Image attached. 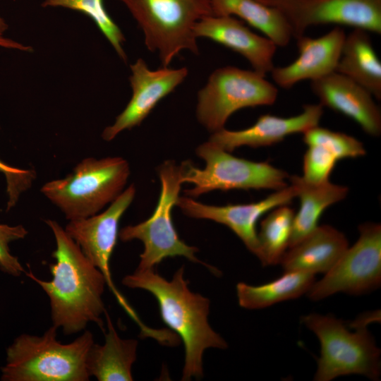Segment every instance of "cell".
Segmentation results:
<instances>
[{
  "instance_id": "1",
  "label": "cell",
  "mask_w": 381,
  "mask_h": 381,
  "mask_svg": "<svg viewBox=\"0 0 381 381\" xmlns=\"http://www.w3.org/2000/svg\"><path fill=\"white\" fill-rule=\"evenodd\" d=\"M56 240L49 264L50 281L25 274L39 284L50 301L53 325L69 335L83 330L89 322L105 332L102 315L106 311L102 294L107 284L102 273L86 258L78 243L56 221L47 219Z\"/></svg>"
},
{
  "instance_id": "2",
  "label": "cell",
  "mask_w": 381,
  "mask_h": 381,
  "mask_svg": "<svg viewBox=\"0 0 381 381\" xmlns=\"http://www.w3.org/2000/svg\"><path fill=\"white\" fill-rule=\"evenodd\" d=\"M183 274V267L171 280L161 277L155 269H137L123 277L122 284L131 289L146 290L155 297L162 320L183 343L181 380L186 381L202 377V358L207 349H224L227 343L209 324V299L191 291Z\"/></svg>"
},
{
  "instance_id": "3",
  "label": "cell",
  "mask_w": 381,
  "mask_h": 381,
  "mask_svg": "<svg viewBox=\"0 0 381 381\" xmlns=\"http://www.w3.org/2000/svg\"><path fill=\"white\" fill-rule=\"evenodd\" d=\"M57 328L49 327L42 336L23 334L6 349L2 381H87L88 352L93 334L85 331L69 344L56 339Z\"/></svg>"
},
{
  "instance_id": "4",
  "label": "cell",
  "mask_w": 381,
  "mask_h": 381,
  "mask_svg": "<svg viewBox=\"0 0 381 381\" xmlns=\"http://www.w3.org/2000/svg\"><path fill=\"white\" fill-rule=\"evenodd\" d=\"M377 314H366L354 322L355 332L333 316L311 313L303 318L305 325L320 342V357L314 377L329 381L339 376L358 374L377 380L380 375V350L367 329Z\"/></svg>"
},
{
  "instance_id": "5",
  "label": "cell",
  "mask_w": 381,
  "mask_h": 381,
  "mask_svg": "<svg viewBox=\"0 0 381 381\" xmlns=\"http://www.w3.org/2000/svg\"><path fill=\"white\" fill-rule=\"evenodd\" d=\"M130 175L120 157L84 159L64 179L46 183L41 192L69 220L96 214L122 192Z\"/></svg>"
},
{
  "instance_id": "6",
  "label": "cell",
  "mask_w": 381,
  "mask_h": 381,
  "mask_svg": "<svg viewBox=\"0 0 381 381\" xmlns=\"http://www.w3.org/2000/svg\"><path fill=\"white\" fill-rule=\"evenodd\" d=\"M143 30L145 44L157 52L163 67L179 54L199 53L194 33L196 23L213 15L210 0H119Z\"/></svg>"
},
{
  "instance_id": "7",
  "label": "cell",
  "mask_w": 381,
  "mask_h": 381,
  "mask_svg": "<svg viewBox=\"0 0 381 381\" xmlns=\"http://www.w3.org/2000/svg\"><path fill=\"white\" fill-rule=\"evenodd\" d=\"M197 155L205 162L203 169L190 162L181 164L182 182L193 187L185 190L187 196L196 198L215 190L272 189L288 185L289 174L267 162H256L239 158L213 143L207 141L196 149Z\"/></svg>"
},
{
  "instance_id": "8",
  "label": "cell",
  "mask_w": 381,
  "mask_h": 381,
  "mask_svg": "<svg viewBox=\"0 0 381 381\" xmlns=\"http://www.w3.org/2000/svg\"><path fill=\"white\" fill-rule=\"evenodd\" d=\"M158 174L161 190L153 214L143 222L123 227L119 236L124 242L138 239L143 243L138 270L155 269L164 259L176 256L202 264L195 256L198 248L180 239L172 222L171 211L183 184L181 167L168 160L159 167Z\"/></svg>"
},
{
  "instance_id": "9",
  "label": "cell",
  "mask_w": 381,
  "mask_h": 381,
  "mask_svg": "<svg viewBox=\"0 0 381 381\" xmlns=\"http://www.w3.org/2000/svg\"><path fill=\"white\" fill-rule=\"evenodd\" d=\"M278 90L265 75L253 70L227 66L214 71L198 93L196 116L212 133L224 128L240 109L272 105Z\"/></svg>"
},
{
  "instance_id": "10",
  "label": "cell",
  "mask_w": 381,
  "mask_h": 381,
  "mask_svg": "<svg viewBox=\"0 0 381 381\" xmlns=\"http://www.w3.org/2000/svg\"><path fill=\"white\" fill-rule=\"evenodd\" d=\"M358 241L345 250L325 277L307 292L312 301L337 292L358 295L377 288L381 282V226L368 222L358 227Z\"/></svg>"
},
{
  "instance_id": "11",
  "label": "cell",
  "mask_w": 381,
  "mask_h": 381,
  "mask_svg": "<svg viewBox=\"0 0 381 381\" xmlns=\"http://www.w3.org/2000/svg\"><path fill=\"white\" fill-rule=\"evenodd\" d=\"M135 195V188L131 184L111 202L104 212L86 218L70 220L65 231L78 243L86 258L102 273L107 286L119 305L140 329H143L146 325L114 285L109 265L117 242L119 221L133 202Z\"/></svg>"
},
{
  "instance_id": "12",
  "label": "cell",
  "mask_w": 381,
  "mask_h": 381,
  "mask_svg": "<svg viewBox=\"0 0 381 381\" xmlns=\"http://www.w3.org/2000/svg\"><path fill=\"white\" fill-rule=\"evenodd\" d=\"M278 8L290 25L292 37L310 26L333 23L381 34V0H262Z\"/></svg>"
},
{
  "instance_id": "13",
  "label": "cell",
  "mask_w": 381,
  "mask_h": 381,
  "mask_svg": "<svg viewBox=\"0 0 381 381\" xmlns=\"http://www.w3.org/2000/svg\"><path fill=\"white\" fill-rule=\"evenodd\" d=\"M131 70L132 97L114 123L103 131L102 136L106 141L112 140L124 130L139 126L158 102L180 85L188 73L186 67L150 70L141 58L131 65Z\"/></svg>"
},
{
  "instance_id": "14",
  "label": "cell",
  "mask_w": 381,
  "mask_h": 381,
  "mask_svg": "<svg viewBox=\"0 0 381 381\" xmlns=\"http://www.w3.org/2000/svg\"><path fill=\"white\" fill-rule=\"evenodd\" d=\"M294 198L296 191L290 185L256 202L215 206L201 203L186 195L179 196L176 205L189 217L210 219L228 226L258 257L260 246L256 230L258 219L277 207L289 204Z\"/></svg>"
},
{
  "instance_id": "15",
  "label": "cell",
  "mask_w": 381,
  "mask_h": 381,
  "mask_svg": "<svg viewBox=\"0 0 381 381\" xmlns=\"http://www.w3.org/2000/svg\"><path fill=\"white\" fill-rule=\"evenodd\" d=\"M310 87L322 107L352 119L371 136L380 135V110L365 87L336 71L311 81Z\"/></svg>"
},
{
  "instance_id": "16",
  "label": "cell",
  "mask_w": 381,
  "mask_h": 381,
  "mask_svg": "<svg viewBox=\"0 0 381 381\" xmlns=\"http://www.w3.org/2000/svg\"><path fill=\"white\" fill-rule=\"evenodd\" d=\"M345 37L339 26L318 38L298 37V58L286 66L274 67L270 72L273 80L278 86L289 89L303 80L313 81L334 72Z\"/></svg>"
},
{
  "instance_id": "17",
  "label": "cell",
  "mask_w": 381,
  "mask_h": 381,
  "mask_svg": "<svg viewBox=\"0 0 381 381\" xmlns=\"http://www.w3.org/2000/svg\"><path fill=\"white\" fill-rule=\"evenodd\" d=\"M322 107L320 104H306L301 114L288 118L261 115L252 126L240 131L223 128L212 133L209 141L229 152L241 146L272 145L289 135L303 133L318 126L323 114Z\"/></svg>"
},
{
  "instance_id": "18",
  "label": "cell",
  "mask_w": 381,
  "mask_h": 381,
  "mask_svg": "<svg viewBox=\"0 0 381 381\" xmlns=\"http://www.w3.org/2000/svg\"><path fill=\"white\" fill-rule=\"evenodd\" d=\"M194 33L197 38L210 39L240 54L254 71L265 76L274 67L273 57L277 46L232 16H206L196 23Z\"/></svg>"
},
{
  "instance_id": "19",
  "label": "cell",
  "mask_w": 381,
  "mask_h": 381,
  "mask_svg": "<svg viewBox=\"0 0 381 381\" xmlns=\"http://www.w3.org/2000/svg\"><path fill=\"white\" fill-rule=\"evenodd\" d=\"M348 247V241L343 233L329 225L318 226L299 242L289 248L279 264L284 272L325 274Z\"/></svg>"
},
{
  "instance_id": "20",
  "label": "cell",
  "mask_w": 381,
  "mask_h": 381,
  "mask_svg": "<svg viewBox=\"0 0 381 381\" xmlns=\"http://www.w3.org/2000/svg\"><path fill=\"white\" fill-rule=\"evenodd\" d=\"M107 331L104 332V343H94L87 358V369L90 377L99 381H131L132 365L136 359L138 341L122 339L116 332L110 316L104 312Z\"/></svg>"
},
{
  "instance_id": "21",
  "label": "cell",
  "mask_w": 381,
  "mask_h": 381,
  "mask_svg": "<svg viewBox=\"0 0 381 381\" xmlns=\"http://www.w3.org/2000/svg\"><path fill=\"white\" fill-rule=\"evenodd\" d=\"M289 179L300 201L299 210L294 217L290 248L313 231L318 226V220L325 210L344 199L349 189L329 181L315 184L307 183L296 175Z\"/></svg>"
},
{
  "instance_id": "22",
  "label": "cell",
  "mask_w": 381,
  "mask_h": 381,
  "mask_svg": "<svg viewBox=\"0 0 381 381\" xmlns=\"http://www.w3.org/2000/svg\"><path fill=\"white\" fill-rule=\"evenodd\" d=\"M336 72L356 82L381 99V63L368 31L355 29L346 35Z\"/></svg>"
},
{
  "instance_id": "23",
  "label": "cell",
  "mask_w": 381,
  "mask_h": 381,
  "mask_svg": "<svg viewBox=\"0 0 381 381\" xmlns=\"http://www.w3.org/2000/svg\"><path fill=\"white\" fill-rule=\"evenodd\" d=\"M214 16H236L265 34L277 47L286 46L292 32L286 18L277 8L257 0H210Z\"/></svg>"
},
{
  "instance_id": "24",
  "label": "cell",
  "mask_w": 381,
  "mask_h": 381,
  "mask_svg": "<svg viewBox=\"0 0 381 381\" xmlns=\"http://www.w3.org/2000/svg\"><path fill=\"white\" fill-rule=\"evenodd\" d=\"M314 276L309 273L289 272L260 286L240 282L236 285L238 303L246 309H260L296 298L308 291L315 282Z\"/></svg>"
},
{
  "instance_id": "25",
  "label": "cell",
  "mask_w": 381,
  "mask_h": 381,
  "mask_svg": "<svg viewBox=\"0 0 381 381\" xmlns=\"http://www.w3.org/2000/svg\"><path fill=\"white\" fill-rule=\"evenodd\" d=\"M294 214L288 205H281L261 222L258 234L260 246L258 258L263 266L279 264L289 248Z\"/></svg>"
},
{
  "instance_id": "26",
  "label": "cell",
  "mask_w": 381,
  "mask_h": 381,
  "mask_svg": "<svg viewBox=\"0 0 381 381\" xmlns=\"http://www.w3.org/2000/svg\"><path fill=\"white\" fill-rule=\"evenodd\" d=\"M42 6L64 7L78 11L89 16L109 40L118 55L123 61H126L127 56L123 49L124 35L106 11L102 0H44Z\"/></svg>"
},
{
  "instance_id": "27",
  "label": "cell",
  "mask_w": 381,
  "mask_h": 381,
  "mask_svg": "<svg viewBox=\"0 0 381 381\" xmlns=\"http://www.w3.org/2000/svg\"><path fill=\"white\" fill-rule=\"evenodd\" d=\"M307 145H319L331 151L338 160L356 158L365 155L363 144L347 134L319 127H312L303 133Z\"/></svg>"
},
{
  "instance_id": "28",
  "label": "cell",
  "mask_w": 381,
  "mask_h": 381,
  "mask_svg": "<svg viewBox=\"0 0 381 381\" xmlns=\"http://www.w3.org/2000/svg\"><path fill=\"white\" fill-rule=\"evenodd\" d=\"M337 161V157L327 148L319 145H308L301 178L309 183L327 182Z\"/></svg>"
},
{
  "instance_id": "29",
  "label": "cell",
  "mask_w": 381,
  "mask_h": 381,
  "mask_svg": "<svg viewBox=\"0 0 381 381\" xmlns=\"http://www.w3.org/2000/svg\"><path fill=\"white\" fill-rule=\"evenodd\" d=\"M28 231L23 225L0 224V270L13 277H19L25 270L18 258L11 254L9 244L24 238Z\"/></svg>"
},
{
  "instance_id": "30",
  "label": "cell",
  "mask_w": 381,
  "mask_h": 381,
  "mask_svg": "<svg viewBox=\"0 0 381 381\" xmlns=\"http://www.w3.org/2000/svg\"><path fill=\"white\" fill-rule=\"evenodd\" d=\"M0 172L4 174L6 178L8 211L16 205L20 195L31 186L35 178V172L11 167L1 159Z\"/></svg>"
},
{
  "instance_id": "31",
  "label": "cell",
  "mask_w": 381,
  "mask_h": 381,
  "mask_svg": "<svg viewBox=\"0 0 381 381\" xmlns=\"http://www.w3.org/2000/svg\"><path fill=\"white\" fill-rule=\"evenodd\" d=\"M0 47L18 49L20 51L30 52L32 50V47L30 46H25L23 44L13 41L9 38H6L3 36V34L0 33Z\"/></svg>"
},
{
  "instance_id": "32",
  "label": "cell",
  "mask_w": 381,
  "mask_h": 381,
  "mask_svg": "<svg viewBox=\"0 0 381 381\" xmlns=\"http://www.w3.org/2000/svg\"><path fill=\"white\" fill-rule=\"evenodd\" d=\"M8 29V25L4 20L0 17V33L3 34Z\"/></svg>"
},
{
  "instance_id": "33",
  "label": "cell",
  "mask_w": 381,
  "mask_h": 381,
  "mask_svg": "<svg viewBox=\"0 0 381 381\" xmlns=\"http://www.w3.org/2000/svg\"><path fill=\"white\" fill-rule=\"evenodd\" d=\"M257 1H262V0H257Z\"/></svg>"
}]
</instances>
